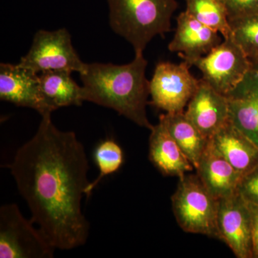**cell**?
Instances as JSON below:
<instances>
[{
    "mask_svg": "<svg viewBox=\"0 0 258 258\" xmlns=\"http://www.w3.org/2000/svg\"><path fill=\"white\" fill-rule=\"evenodd\" d=\"M32 222L56 249L84 245L90 224L81 201L89 184L87 155L73 132H62L51 115L42 117L36 134L8 164Z\"/></svg>",
    "mask_w": 258,
    "mask_h": 258,
    "instance_id": "1",
    "label": "cell"
},
{
    "mask_svg": "<svg viewBox=\"0 0 258 258\" xmlns=\"http://www.w3.org/2000/svg\"><path fill=\"white\" fill-rule=\"evenodd\" d=\"M147 64L143 52L135 53L128 64H86L80 74L84 101L111 108L139 126L151 130L153 125L147 114L150 96V81L146 78Z\"/></svg>",
    "mask_w": 258,
    "mask_h": 258,
    "instance_id": "2",
    "label": "cell"
},
{
    "mask_svg": "<svg viewBox=\"0 0 258 258\" xmlns=\"http://www.w3.org/2000/svg\"><path fill=\"white\" fill-rule=\"evenodd\" d=\"M112 30L143 52L157 35L171 30V18L178 8L176 0H107Z\"/></svg>",
    "mask_w": 258,
    "mask_h": 258,
    "instance_id": "3",
    "label": "cell"
},
{
    "mask_svg": "<svg viewBox=\"0 0 258 258\" xmlns=\"http://www.w3.org/2000/svg\"><path fill=\"white\" fill-rule=\"evenodd\" d=\"M176 222L184 232L219 239L217 217L218 200L207 189L198 174L179 178L171 197Z\"/></svg>",
    "mask_w": 258,
    "mask_h": 258,
    "instance_id": "4",
    "label": "cell"
},
{
    "mask_svg": "<svg viewBox=\"0 0 258 258\" xmlns=\"http://www.w3.org/2000/svg\"><path fill=\"white\" fill-rule=\"evenodd\" d=\"M16 204L0 208V258H52L55 247Z\"/></svg>",
    "mask_w": 258,
    "mask_h": 258,
    "instance_id": "5",
    "label": "cell"
},
{
    "mask_svg": "<svg viewBox=\"0 0 258 258\" xmlns=\"http://www.w3.org/2000/svg\"><path fill=\"white\" fill-rule=\"evenodd\" d=\"M192 66L200 70L203 81L225 96L252 70V62L231 35L208 55L195 61Z\"/></svg>",
    "mask_w": 258,
    "mask_h": 258,
    "instance_id": "6",
    "label": "cell"
},
{
    "mask_svg": "<svg viewBox=\"0 0 258 258\" xmlns=\"http://www.w3.org/2000/svg\"><path fill=\"white\" fill-rule=\"evenodd\" d=\"M19 64L37 74L50 70H66L81 74L86 66L73 46L66 29L37 31L30 50Z\"/></svg>",
    "mask_w": 258,
    "mask_h": 258,
    "instance_id": "7",
    "label": "cell"
},
{
    "mask_svg": "<svg viewBox=\"0 0 258 258\" xmlns=\"http://www.w3.org/2000/svg\"><path fill=\"white\" fill-rule=\"evenodd\" d=\"M190 68L185 61L158 63L150 81L149 103L166 113L184 112L200 83V79L190 73Z\"/></svg>",
    "mask_w": 258,
    "mask_h": 258,
    "instance_id": "8",
    "label": "cell"
},
{
    "mask_svg": "<svg viewBox=\"0 0 258 258\" xmlns=\"http://www.w3.org/2000/svg\"><path fill=\"white\" fill-rule=\"evenodd\" d=\"M219 240L237 258H252V220L248 203L238 191L218 200Z\"/></svg>",
    "mask_w": 258,
    "mask_h": 258,
    "instance_id": "9",
    "label": "cell"
},
{
    "mask_svg": "<svg viewBox=\"0 0 258 258\" xmlns=\"http://www.w3.org/2000/svg\"><path fill=\"white\" fill-rule=\"evenodd\" d=\"M0 99L35 110L42 117L50 115L40 90L39 74L20 64H0Z\"/></svg>",
    "mask_w": 258,
    "mask_h": 258,
    "instance_id": "10",
    "label": "cell"
},
{
    "mask_svg": "<svg viewBox=\"0 0 258 258\" xmlns=\"http://www.w3.org/2000/svg\"><path fill=\"white\" fill-rule=\"evenodd\" d=\"M184 113L199 131L210 139L230 120L228 98L200 79Z\"/></svg>",
    "mask_w": 258,
    "mask_h": 258,
    "instance_id": "11",
    "label": "cell"
},
{
    "mask_svg": "<svg viewBox=\"0 0 258 258\" xmlns=\"http://www.w3.org/2000/svg\"><path fill=\"white\" fill-rule=\"evenodd\" d=\"M176 23L175 34L168 48L178 52L190 67L222 42L219 32L199 22L186 10L178 15Z\"/></svg>",
    "mask_w": 258,
    "mask_h": 258,
    "instance_id": "12",
    "label": "cell"
},
{
    "mask_svg": "<svg viewBox=\"0 0 258 258\" xmlns=\"http://www.w3.org/2000/svg\"><path fill=\"white\" fill-rule=\"evenodd\" d=\"M230 120L258 147V74L253 69L227 96Z\"/></svg>",
    "mask_w": 258,
    "mask_h": 258,
    "instance_id": "13",
    "label": "cell"
},
{
    "mask_svg": "<svg viewBox=\"0 0 258 258\" xmlns=\"http://www.w3.org/2000/svg\"><path fill=\"white\" fill-rule=\"evenodd\" d=\"M150 131L149 160L163 175L179 179L195 169L162 120Z\"/></svg>",
    "mask_w": 258,
    "mask_h": 258,
    "instance_id": "14",
    "label": "cell"
},
{
    "mask_svg": "<svg viewBox=\"0 0 258 258\" xmlns=\"http://www.w3.org/2000/svg\"><path fill=\"white\" fill-rule=\"evenodd\" d=\"M195 170L207 189L217 200L237 191L242 177V174L212 146L210 140Z\"/></svg>",
    "mask_w": 258,
    "mask_h": 258,
    "instance_id": "15",
    "label": "cell"
},
{
    "mask_svg": "<svg viewBox=\"0 0 258 258\" xmlns=\"http://www.w3.org/2000/svg\"><path fill=\"white\" fill-rule=\"evenodd\" d=\"M210 140L242 176L258 166V147L230 120Z\"/></svg>",
    "mask_w": 258,
    "mask_h": 258,
    "instance_id": "16",
    "label": "cell"
},
{
    "mask_svg": "<svg viewBox=\"0 0 258 258\" xmlns=\"http://www.w3.org/2000/svg\"><path fill=\"white\" fill-rule=\"evenodd\" d=\"M66 70H50L39 74L40 90L49 109L53 112L62 107L81 106L84 101L83 88Z\"/></svg>",
    "mask_w": 258,
    "mask_h": 258,
    "instance_id": "17",
    "label": "cell"
},
{
    "mask_svg": "<svg viewBox=\"0 0 258 258\" xmlns=\"http://www.w3.org/2000/svg\"><path fill=\"white\" fill-rule=\"evenodd\" d=\"M159 118L165 123L171 135L196 169L210 139H207L190 121L184 111L166 113L161 114Z\"/></svg>",
    "mask_w": 258,
    "mask_h": 258,
    "instance_id": "18",
    "label": "cell"
},
{
    "mask_svg": "<svg viewBox=\"0 0 258 258\" xmlns=\"http://www.w3.org/2000/svg\"><path fill=\"white\" fill-rule=\"evenodd\" d=\"M186 11L199 22L214 31L222 34L224 39L231 35L228 13L224 0H184Z\"/></svg>",
    "mask_w": 258,
    "mask_h": 258,
    "instance_id": "19",
    "label": "cell"
},
{
    "mask_svg": "<svg viewBox=\"0 0 258 258\" xmlns=\"http://www.w3.org/2000/svg\"><path fill=\"white\" fill-rule=\"evenodd\" d=\"M94 160L99 173L96 179L89 183L85 191V195L88 198L103 178L119 170L124 162L123 149L113 139H106L95 149Z\"/></svg>",
    "mask_w": 258,
    "mask_h": 258,
    "instance_id": "20",
    "label": "cell"
},
{
    "mask_svg": "<svg viewBox=\"0 0 258 258\" xmlns=\"http://www.w3.org/2000/svg\"><path fill=\"white\" fill-rule=\"evenodd\" d=\"M231 37L250 61L258 59V15L229 18Z\"/></svg>",
    "mask_w": 258,
    "mask_h": 258,
    "instance_id": "21",
    "label": "cell"
},
{
    "mask_svg": "<svg viewBox=\"0 0 258 258\" xmlns=\"http://www.w3.org/2000/svg\"><path fill=\"white\" fill-rule=\"evenodd\" d=\"M237 191L247 203L258 205V166L242 176Z\"/></svg>",
    "mask_w": 258,
    "mask_h": 258,
    "instance_id": "22",
    "label": "cell"
},
{
    "mask_svg": "<svg viewBox=\"0 0 258 258\" xmlns=\"http://www.w3.org/2000/svg\"><path fill=\"white\" fill-rule=\"evenodd\" d=\"M228 18L258 15V0H224Z\"/></svg>",
    "mask_w": 258,
    "mask_h": 258,
    "instance_id": "23",
    "label": "cell"
},
{
    "mask_svg": "<svg viewBox=\"0 0 258 258\" xmlns=\"http://www.w3.org/2000/svg\"><path fill=\"white\" fill-rule=\"evenodd\" d=\"M248 205L252 220V258H258V205Z\"/></svg>",
    "mask_w": 258,
    "mask_h": 258,
    "instance_id": "24",
    "label": "cell"
},
{
    "mask_svg": "<svg viewBox=\"0 0 258 258\" xmlns=\"http://www.w3.org/2000/svg\"><path fill=\"white\" fill-rule=\"evenodd\" d=\"M251 62H252V69H253L258 74V59L251 61Z\"/></svg>",
    "mask_w": 258,
    "mask_h": 258,
    "instance_id": "25",
    "label": "cell"
}]
</instances>
